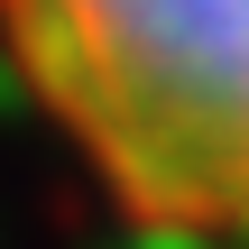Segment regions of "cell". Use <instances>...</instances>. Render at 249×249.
<instances>
[{"instance_id":"1","label":"cell","mask_w":249,"mask_h":249,"mask_svg":"<svg viewBox=\"0 0 249 249\" xmlns=\"http://www.w3.org/2000/svg\"><path fill=\"white\" fill-rule=\"evenodd\" d=\"M0 55L120 222L249 240V0H0Z\"/></svg>"}]
</instances>
